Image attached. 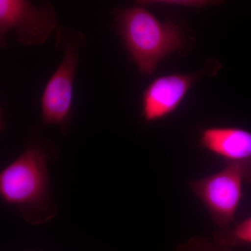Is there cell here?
<instances>
[{"instance_id":"6","label":"cell","mask_w":251,"mask_h":251,"mask_svg":"<svg viewBox=\"0 0 251 251\" xmlns=\"http://www.w3.org/2000/svg\"><path fill=\"white\" fill-rule=\"evenodd\" d=\"M194 81V75L179 74L154 79L148 86L142 98V115L145 121H157L173 113Z\"/></svg>"},{"instance_id":"1","label":"cell","mask_w":251,"mask_h":251,"mask_svg":"<svg viewBox=\"0 0 251 251\" xmlns=\"http://www.w3.org/2000/svg\"><path fill=\"white\" fill-rule=\"evenodd\" d=\"M0 197L16 206L29 224H42L54 216L42 149L31 146L0 173Z\"/></svg>"},{"instance_id":"10","label":"cell","mask_w":251,"mask_h":251,"mask_svg":"<svg viewBox=\"0 0 251 251\" xmlns=\"http://www.w3.org/2000/svg\"><path fill=\"white\" fill-rule=\"evenodd\" d=\"M138 4H163V5H177V6H190V7L201 8L207 5L214 4L215 1H139ZM216 3V2H215Z\"/></svg>"},{"instance_id":"4","label":"cell","mask_w":251,"mask_h":251,"mask_svg":"<svg viewBox=\"0 0 251 251\" xmlns=\"http://www.w3.org/2000/svg\"><path fill=\"white\" fill-rule=\"evenodd\" d=\"M57 43L64 56L46 85L41 97V112L45 125L64 128L72 114L74 78L85 36L80 31L57 27Z\"/></svg>"},{"instance_id":"8","label":"cell","mask_w":251,"mask_h":251,"mask_svg":"<svg viewBox=\"0 0 251 251\" xmlns=\"http://www.w3.org/2000/svg\"><path fill=\"white\" fill-rule=\"evenodd\" d=\"M213 236L216 242L232 248L251 246V216L231 228L214 232Z\"/></svg>"},{"instance_id":"9","label":"cell","mask_w":251,"mask_h":251,"mask_svg":"<svg viewBox=\"0 0 251 251\" xmlns=\"http://www.w3.org/2000/svg\"><path fill=\"white\" fill-rule=\"evenodd\" d=\"M176 251H233L232 248L204 237H193L180 244Z\"/></svg>"},{"instance_id":"7","label":"cell","mask_w":251,"mask_h":251,"mask_svg":"<svg viewBox=\"0 0 251 251\" xmlns=\"http://www.w3.org/2000/svg\"><path fill=\"white\" fill-rule=\"evenodd\" d=\"M203 148L224 158L225 162L251 158V132L234 127H214L201 133Z\"/></svg>"},{"instance_id":"2","label":"cell","mask_w":251,"mask_h":251,"mask_svg":"<svg viewBox=\"0 0 251 251\" xmlns=\"http://www.w3.org/2000/svg\"><path fill=\"white\" fill-rule=\"evenodd\" d=\"M138 4L117 10L115 25L140 72L148 75L162 59L182 47L184 38L175 23L161 22Z\"/></svg>"},{"instance_id":"5","label":"cell","mask_w":251,"mask_h":251,"mask_svg":"<svg viewBox=\"0 0 251 251\" xmlns=\"http://www.w3.org/2000/svg\"><path fill=\"white\" fill-rule=\"evenodd\" d=\"M57 27L55 9L50 3L36 6L25 0H0V49L7 47L9 31L29 47L44 44Z\"/></svg>"},{"instance_id":"3","label":"cell","mask_w":251,"mask_h":251,"mask_svg":"<svg viewBox=\"0 0 251 251\" xmlns=\"http://www.w3.org/2000/svg\"><path fill=\"white\" fill-rule=\"evenodd\" d=\"M244 184H251V158L226 162L221 171L191 181L189 186L219 230H226L237 224L236 212Z\"/></svg>"},{"instance_id":"11","label":"cell","mask_w":251,"mask_h":251,"mask_svg":"<svg viewBox=\"0 0 251 251\" xmlns=\"http://www.w3.org/2000/svg\"><path fill=\"white\" fill-rule=\"evenodd\" d=\"M4 116H3L2 110H1V107H0V131L4 129Z\"/></svg>"}]
</instances>
